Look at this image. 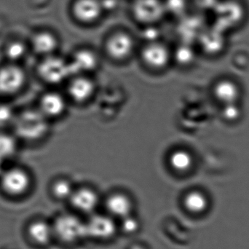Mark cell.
Returning <instances> with one entry per match:
<instances>
[{
    "mask_svg": "<svg viewBox=\"0 0 249 249\" xmlns=\"http://www.w3.org/2000/svg\"><path fill=\"white\" fill-rule=\"evenodd\" d=\"M158 32L155 29H147L144 34L145 38L147 40L150 41V42H156L157 37H158Z\"/></svg>",
    "mask_w": 249,
    "mask_h": 249,
    "instance_id": "f1b7e54d",
    "label": "cell"
},
{
    "mask_svg": "<svg viewBox=\"0 0 249 249\" xmlns=\"http://www.w3.org/2000/svg\"><path fill=\"white\" fill-rule=\"evenodd\" d=\"M105 206L112 217L124 219L132 214L133 203L132 199L125 193L116 192L108 196Z\"/></svg>",
    "mask_w": 249,
    "mask_h": 249,
    "instance_id": "9a60e30c",
    "label": "cell"
},
{
    "mask_svg": "<svg viewBox=\"0 0 249 249\" xmlns=\"http://www.w3.org/2000/svg\"><path fill=\"white\" fill-rule=\"evenodd\" d=\"M26 54V45L18 41L9 44L5 49V56L10 63L17 64L18 61L24 58Z\"/></svg>",
    "mask_w": 249,
    "mask_h": 249,
    "instance_id": "603a6c76",
    "label": "cell"
},
{
    "mask_svg": "<svg viewBox=\"0 0 249 249\" xmlns=\"http://www.w3.org/2000/svg\"><path fill=\"white\" fill-rule=\"evenodd\" d=\"M241 108L237 103H231L224 105L222 109V116L228 121H235L241 117Z\"/></svg>",
    "mask_w": 249,
    "mask_h": 249,
    "instance_id": "484cf974",
    "label": "cell"
},
{
    "mask_svg": "<svg viewBox=\"0 0 249 249\" xmlns=\"http://www.w3.org/2000/svg\"><path fill=\"white\" fill-rule=\"evenodd\" d=\"M0 184L3 191L13 197L26 194L32 185V177L21 167H11L4 169L0 177Z\"/></svg>",
    "mask_w": 249,
    "mask_h": 249,
    "instance_id": "277c9868",
    "label": "cell"
},
{
    "mask_svg": "<svg viewBox=\"0 0 249 249\" xmlns=\"http://www.w3.org/2000/svg\"><path fill=\"white\" fill-rule=\"evenodd\" d=\"M27 80L26 71L18 64L10 63L0 67V96H13L20 93Z\"/></svg>",
    "mask_w": 249,
    "mask_h": 249,
    "instance_id": "5b68a950",
    "label": "cell"
},
{
    "mask_svg": "<svg viewBox=\"0 0 249 249\" xmlns=\"http://www.w3.org/2000/svg\"><path fill=\"white\" fill-rule=\"evenodd\" d=\"M32 45L36 53L42 57H46L55 54L58 46V41L56 36L53 34L42 32L34 36Z\"/></svg>",
    "mask_w": 249,
    "mask_h": 249,
    "instance_id": "e0dca14e",
    "label": "cell"
},
{
    "mask_svg": "<svg viewBox=\"0 0 249 249\" xmlns=\"http://www.w3.org/2000/svg\"><path fill=\"white\" fill-rule=\"evenodd\" d=\"M140 228V223L137 218L133 215H129L124 219H121V228L124 233L132 235L136 233Z\"/></svg>",
    "mask_w": 249,
    "mask_h": 249,
    "instance_id": "d4e9b609",
    "label": "cell"
},
{
    "mask_svg": "<svg viewBox=\"0 0 249 249\" xmlns=\"http://www.w3.org/2000/svg\"><path fill=\"white\" fill-rule=\"evenodd\" d=\"M132 11L138 21L152 24L162 18L166 9L161 0H135Z\"/></svg>",
    "mask_w": 249,
    "mask_h": 249,
    "instance_id": "52a82bcc",
    "label": "cell"
},
{
    "mask_svg": "<svg viewBox=\"0 0 249 249\" xmlns=\"http://www.w3.org/2000/svg\"><path fill=\"white\" fill-rule=\"evenodd\" d=\"M67 83V98L74 103H86L96 93V84L90 75L72 76Z\"/></svg>",
    "mask_w": 249,
    "mask_h": 249,
    "instance_id": "8992f818",
    "label": "cell"
},
{
    "mask_svg": "<svg viewBox=\"0 0 249 249\" xmlns=\"http://www.w3.org/2000/svg\"><path fill=\"white\" fill-rule=\"evenodd\" d=\"M29 235L31 239L38 245H47L54 236L53 225L45 221H36L29 226Z\"/></svg>",
    "mask_w": 249,
    "mask_h": 249,
    "instance_id": "d6986e66",
    "label": "cell"
},
{
    "mask_svg": "<svg viewBox=\"0 0 249 249\" xmlns=\"http://www.w3.org/2000/svg\"><path fill=\"white\" fill-rule=\"evenodd\" d=\"M165 9L170 8L174 12L178 11V9L181 8L183 6V1L181 0H168V3L165 4Z\"/></svg>",
    "mask_w": 249,
    "mask_h": 249,
    "instance_id": "83f0119b",
    "label": "cell"
},
{
    "mask_svg": "<svg viewBox=\"0 0 249 249\" xmlns=\"http://www.w3.org/2000/svg\"><path fill=\"white\" fill-rule=\"evenodd\" d=\"M48 121L38 109L24 111L13 119L16 136L27 142L39 140L48 131Z\"/></svg>",
    "mask_w": 249,
    "mask_h": 249,
    "instance_id": "6da1fadb",
    "label": "cell"
},
{
    "mask_svg": "<svg viewBox=\"0 0 249 249\" xmlns=\"http://www.w3.org/2000/svg\"><path fill=\"white\" fill-rule=\"evenodd\" d=\"M74 190L75 188L72 182L65 178L55 180L51 186L53 196L58 200H70Z\"/></svg>",
    "mask_w": 249,
    "mask_h": 249,
    "instance_id": "7402d4cb",
    "label": "cell"
},
{
    "mask_svg": "<svg viewBox=\"0 0 249 249\" xmlns=\"http://www.w3.org/2000/svg\"><path fill=\"white\" fill-rule=\"evenodd\" d=\"M18 150V141L16 136L0 132V160L5 162L14 156Z\"/></svg>",
    "mask_w": 249,
    "mask_h": 249,
    "instance_id": "44dd1931",
    "label": "cell"
},
{
    "mask_svg": "<svg viewBox=\"0 0 249 249\" xmlns=\"http://www.w3.org/2000/svg\"><path fill=\"white\" fill-rule=\"evenodd\" d=\"M182 203L185 210L195 216L204 214L210 206V200L207 195L197 190H191L186 193Z\"/></svg>",
    "mask_w": 249,
    "mask_h": 249,
    "instance_id": "2e32d148",
    "label": "cell"
},
{
    "mask_svg": "<svg viewBox=\"0 0 249 249\" xmlns=\"http://www.w3.org/2000/svg\"><path fill=\"white\" fill-rule=\"evenodd\" d=\"M87 238L98 241H108L115 236L118 226L113 217L109 215H92L86 222Z\"/></svg>",
    "mask_w": 249,
    "mask_h": 249,
    "instance_id": "ba28073f",
    "label": "cell"
},
{
    "mask_svg": "<svg viewBox=\"0 0 249 249\" xmlns=\"http://www.w3.org/2000/svg\"><path fill=\"white\" fill-rule=\"evenodd\" d=\"M54 236L67 244H76L87 238L86 222L71 213H64L53 225Z\"/></svg>",
    "mask_w": 249,
    "mask_h": 249,
    "instance_id": "3957f363",
    "label": "cell"
},
{
    "mask_svg": "<svg viewBox=\"0 0 249 249\" xmlns=\"http://www.w3.org/2000/svg\"><path fill=\"white\" fill-rule=\"evenodd\" d=\"M36 71L39 78L51 86L62 84L72 77L68 60L56 54L43 57Z\"/></svg>",
    "mask_w": 249,
    "mask_h": 249,
    "instance_id": "7a4b0ae2",
    "label": "cell"
},
{
    "mask_svg": "<svg viewBox=\"0 0 249 249\" xmlns=\"http://www.w3.org/2000/svg\"><path fill=\"white\" fill-rule=\"evenodd\" d=\"M195 54L193 50L187 46L178 47L175 53L172 54V58H174L181 66L190 65L194 60Z\"/></svg>",
    "mask_w": 249,
    "mask_h": 249,
    "instance_id": "cb8c5ba5",
    "label": "cell"
},
{
    "mask_svg": "<svg viewBox=\"0 0 249 249\" xmlns=\"http://www.w3.org/2000/svg\"><path fill=\"white\" fill-rule=\"evenodd\" d=\"M167 160L170 168L179 174L188 172L194 164L193 155L187 149L179 148L171 151Z\"/></svg>",
    "mask_w": 249,
    "mask_h": 249,
    "instance_id": "ac0fdd59",
    "label": "cell"
},
{
    "mask_svg": "<svg viewBox=\"0 0 249 249\" xmlns=\"http://www.w3.org/2000/svg\"><path fill=\"white\" fill-rule=\"evenodd\" d=\"M133 37L124 32H117L106 42L107 53L114 61H124L130 58L134 51Z\"/></svg>",
    "mask_w": 249,
    "mask_h": 249,
    "instance_id": "30bf717a",
    "label": "cell"
},
{
    "mask_svg": "<svg viewBox=\"0 0 249 249\" xmlns=\"http://www.w3.org/2000/svg\"><path fill=\"white\" fill-rule=\"evenodd\" d=\"M15 118L11 109L5 105H0V125L13 122Z\"/></svg>",
    "mask_w": 249,
    "mask_h": 249,
    "instance_id": "4316f807",
    "label": "cell"
},
{
    "mask_svg": "<svg viewBox=\"0 0 249 249\" xmlns=\"http://www.w3.org/2000/svg\"><path fill=\"white\" fill-rule=\"evenodd\" d=\"M68 100L64 95L55 90L46 92L41 96L38 109L48 120L62 117L67 111Z\"/></svg>",
    "mask_w": 249,
    "mask_h": 249,
    "instance_id": "8fae6325",
    "label": "cell"
},
{
    "mask_svg": "<svg viewBox=\"0 0 249 249\" xmlns=\"http://www.w3.org/2000/svg\"><path fill=\"white\" fill-rule=\"evenodd\" d=\"M142 59L143 64L156 71L164 70L172 60V53L165 45L159 42H149L142 50Z\"/></svg>",
    "mask_w": 249,
    "mask_h": 249,
    "instance_id": "9c48e42d",
    "label": "cell"
},
{
    "mask_svg": "<svg viewBox=\"0 0 249 249\" xmlns=\"http://www.w3.org/2000/svg\"><path fill=\"white\" fill-rule=\"evenodd\" d=\"M4 161L0 160V177H1V174H2L4 171Z\"/></svg>",
    "mask_w": 249,
    "mask_h": 249,
    "instance_id": "f546056e",
    "label": "cell"
},
{
    "mask_svg": "<svg viewBox=\"0 0 249 249\" xmlns=\"http://www.w3.org/2000/svg\"><path fill=\"white\" fill-rule=\"evenodd\" d=\"M72 76L90 75L99 68L100 61L97 54L88 48L78 50L68 60Z\"/></svg>",
    "mask_w": 249,
    "mask_h": 249,
    "instance_id": "7c38bea8",
    "label": "cell"
},
{
    "mask_svg": "<svg viewBox=\"0 0 249 249\" xmlns=\"http://www.w3.org/2000/svg\"><path fill=\"white\" fill-rule=\"evenodd\" d=\"M103 11L101 0H76L72 5L74 18L87 24L99 20Z\"/></svg>",
    "mask_w": 249,
    "mask_h": 249,
    "instance_id": "5bb4252c",
    "label": "cell"
},
{
    "mask_svg": "<svg viewBox=\"0 0 249 249\" xmlns=\"http://www.w3.org/2000/svg\"><path fill=\"white\" fill-rule=\"evenodd\" d=\"M130 249H146V248L142 245H134L130 247Z\"/></svg>",
    "mask_w": 249,
    "mask_h": 249,
    "instance_id": "4dcf8cb0",
    "label": "cell"
},
{
    "mask_svg": "<svg viewBox=\"0 0 249 249\" xmlns=\"http://www.w3.org/2000/svg\"><path fill=\"white\" fill-rule=\"evenodd\" d=\"M69 200L77 212L90 214L97 209L100 203V197L94 189L81 187L75 188Z\"/></svg>",
    "mask_w": 249,
    "mask_h": 249,
    "instance_id": "4fadbf2b",
    "label": "cell"
},
{
    "mask_svg": "<svg viewBox=\"0 0 249 249\" xmlns=\"http://www.w3.org/2000/svg\"><path fill=\"white\" fill-rule=\"evenodd\" d=\"M214 95L219 102L224 105L236 103L240 96V89L232 81L224 80L219 82L215 86Z\"/></svg>",
    "mask_w": 249,
    "mask_h": 249,
    "instance_id": "ffe728a7",
    "label": "cell"
}]
</instances>
